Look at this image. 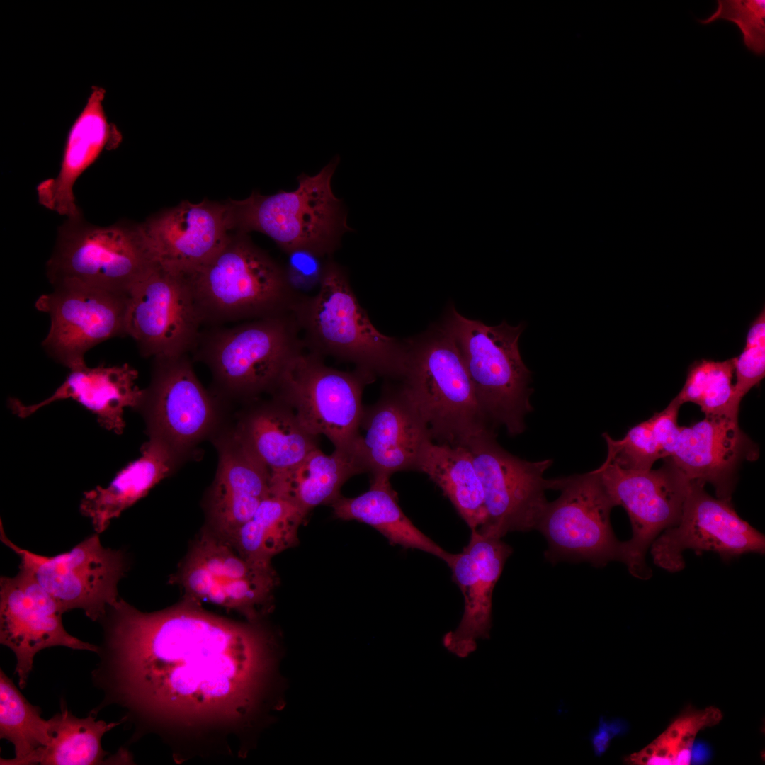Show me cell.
Returning a JSON list of instances; mask_svg holds the SVG:
<instances>
[{"instance_id": "cell-19", "label": "cell", "mask_w": 765, "mask_h": 765, "mask_svg": "<svg viewBox=\"0 0 765 765\" xmlns=\"http://www.w3.org/2000/svg\"><path fill=\"white\" fill-rule=\"evenodd\" d=\"M155 262L186 276L208 261L227 243L232 230L227 203L182 201L140 225Z\"/></svg>"}, {"instance_id": "cell-43", "label": "cell", "mask_w": 765, "mask_h": 765, "mask_svg": "<svg viewBox=\"0 0 765 765\" xmlns=\"http://www.w3.org/2000/svg\"><path fill=\"white\" fill-rule=\"evenodd\" d=\"M691 748L692 747H686L679 749L675 756L674 764L686 765L690 764Z\"/></svg>"}, {"instance_id": "cell-8", "label": "cell", "mask_w": 765, "mask_h": 765, "mask_svg": "<svg viewBox=\"0 0 765 765\" xmlns=\"http://www.w3.org/2000/svg\"><path fill=\"white\" fill-rule=\"evenodd\" d=\"M156 264L140 225L100 227L80 216L61 226L46 267L52 285L69 280L129 295Z\"/></svg>"}, {"instance_id": "cell-9", "label": "cell", "mask_w": 765, "mask_h": 765, "mask_svg": "<svg viewBox=\"0 0 765 765\" xmlns=\"http://www.w3.org/2000/svg\"><path fill=\"white\" fill-rule=\"evenodd\" d=\"M375 378L358 368L328 367L322 357L302 351L288 362L273 392L310 434L325 436L335 449L356 452L363 391Z\"/></svg>"}, {"instance_id": "cell-11", "label": "cell", "mask_w": 765, "mask_h": 765, "mask_svg": "<svg viewBox=\"0 0 765 765\" xmlns=\"http://www.w3.org/2000/svg\"><path fill=\"white\" fill-rule=\"evenodd\" d=\"M559 497L549 502L536 529L547 540L551 562H588L603 567L622 560L623 542L616 538L610 514L616 506L596 470L556 478Z\"/></svg>"}, {"instance_id": "cell-30", "label": "cell", "mask_w": 765, "mask_h": 765, "mask_svg": "<svg viewBox=\"0 0 765 765\" xmlns=\"http://www.w3.org/2000/svg\"><path fill=\"white\" fill-rule=\"evenodd\" d=\"M390 479L385 475H373L366 492L351 498L340 495L330 504L334 515L372 526L392 545L420 550L446 562L450 553L421 532L404 514Z\"/></svg>"}, {"instance_id": "cell-31", "label": "cell", "mask_w": 765, "mask_h": 765, "mask_svg": "<svg viewBox=\"0 0 765 765\" xmlns=\"http://www.w3.org/2000/svg\"><path fill=\"white\" fill-rule=\"evenodd\" d=\"M416 471L426 474L441 489L471 530L485 523L483 487L465 446L428 441Z\"/></svg>"}, {"instance_id": "cell-2", "label": "cell", "mask_w": 765, "mask_h": 765, "mask_svg": "<svg viewBox=\"0 0 765 765\" xmlns=\"http://www.w3.org/2000/svg\"><path fill=\"white\" fill-rule=\"evenodd\" d=\"M290 312L308 351L353 363L375 377L401 379L407 355L405 340L376 329L359 304L345 271L334 261H327L317 293L300 297Z\"/></svg>"}, {"instance_id": "cell-29", "label": "cell", "mask_w": 765, "mask_h": 765, "mask_svg": "<svg viewBox=\"0 0 765 765\" xmlns=\"http://www.w3.org/2000/svg\"><path fill=\"white\" fill-rule=\"evenodd\" d=\"M239 437L266 468L269 478L295 466L317 448L316 436L277 399L274 404L254 411Z\"/></svg>"}, {"instance_id": "cell-27", "label": "cell", "mask_w": 765, "mask_h": 765, "mask_svg": "<svg viewBox=\"0 0 765 765\" xmlns=\"http://www.w3.org/2000/svg\"><path fill=\"white\" fill-rule=\"evenodd\" d=\"M141 454L119 471L108 487L98 486L84 493L80 511L91 519L96 533L106 530L111 520L144 497L169 473L172 448L164 439L150 436L141 447Z\"/></svg>"}, {"instance_id": "cell-5", "label": "cell", "mask_w": 765, "mask_h": 765, "mask_svg": "<svg viewBox=\"0 0 765 765\" xmlns=\"http://www.w3.org/2000/svg\"><path fill=\"white\" fill-rule=\"evenodd\" d=\"M339 160L336 156L314 176L300 174L294 191L269 196L254 191L244 200L228 202L232 230L261 232L286 254L303 249L322 257L332 255L343 234L351 230L331 186Z\"/></svg>"}, {"instance_id": "cell-15", "label": "cell", "mask_w": 765, "mask_h": 765, "mask_svg": "<svg viewBox=\"0 0 765 765\" xmlns=\"http://www.w3.org/2000/svg\"><path fill=\"white\" fill-rule=\"evenodd\" d=\"M272 565L251 562L208 528L203 530L171 582L185 597L242 612L250 618L277 585Z\"/></svg>"}, {"instance_id": "cell-22", "label": "cell", "mask_w": 765, "mask_h": 765, "mask_svg": "<svg viewBox=\"0 0 765 765\" xmlns=\"http://www.w3.org/2000/svg\"><path fill=\"white\" fill-rule=\"evenodd\" d=\"M356 451L365 472L389 477L416 471L424 445L432 441L429 429L401 385L387 386L379 401L364 408Z\"/></svg>"}, {"instance_id": "cell-18", "label": "cell", "mask_w": 765, "mask_h": 765, "mask_svg": "<svg viewBox=\"0 0 765 765\" xmlns=\"http://www.w3.org/2000/svg\"><path fill=\"white\" fill-rule=\"evenodd\" d=\"M55 600L33 574L20 567L14 577L0 579V642L16 655L15 673L21 688L26 686L33 659L40 651L63 646L98 652V646L70 635Z\"/></svg>"}, {"instance_id": "cell-24", "label": "cell", "mask_w": 765, "mask_h": 765, "mask_svg": "<svg viewBox=\"0 0 765 765\" xmlns=\"http://www.w3.org/2000/svg\"><path fill=\"white\" fill-rule=\"evenodd\" d=\"M137 377V371L128 363L95 368L84 364L70 369L64 382L41 402L26 405L10 398L8 406L14 414L25 418L52 402L72 399L96 414L101 426L120 434L125 426L124 409L139 407L142 399Z\"/></svg>"}, {"instance_id": "cell-6", "label": "cell", "mask_w": 765, "mask_h": 765, "mask_svg": "<svg viewBox=\"0 0 765 765\" xmlns=\"http://www.w3.org/2000/svg\"><path fill=\"white\" fill-rule=\"evenodd\" d=\"M461 353L482 411L489 426H504L510 436L525 430L532 410L531 372L523 363L518 339L522 324L487 326L468 319L451 305L441 324Z\"/></svg>"}, {"instance_id": "cell-28", "label": "cell", "mask_w": 765, "mask_h": 765, "mask_svg": "<svg viewBox=\"0 0 765 765\" xmlns=\"http://www.w3.org/2000/svg\"><path fill=\"white\" fill-rule=\"evenodd\" d=\"M365 470L356 452L335 449L327 455L318 448L292 468L270 477L271 494L283 498L306 515L313 508L332 504L343 484Z\"/></svg>"}, {"instance_id": "cell-13", "label": "cell", "mask_w": 765, "mask_h": 765, "mask_svg": "<svg viewBox=\"0 0 765 765\" xmlns=\"http://www.w3.org/2000/svg\"><path fill=\"white\" fill-rule=\"evenodd\" d=\"M596 470L615 506H622L630 521L633 535L623 542L621 562L635 578L649 579L646 553L679 521L691 482L669 458L657 470H627L607 459Z\"/></svg>"}, {"instance_id": "cell-40", "label": "cell", "mask_w": 765, "mask_h": 765, "mask_svg": "<svg viewBox=\"0 0 765 765\" xmlns=\"http://www.w3.org/2000/svg\"><path fill=\"white\" fill-rule=\"evenodd\" d=\"M721 717L720 710L713 707L688 714L674 722L659 738L676 747L679 745L692 747L698 731L703 727L718 723Z\"/></svg>"}, {"instance_id": "cell-37", "label": "cell", "mask_w": 765, "mask_h": 765, "mask_svg": "<svg viewBox=\"0 0 765 765\" xmlns=\"http://www.w3.org/2000/svg\"><path fill=\"white\" fill-rule=\"evenodd\" d=\"M717 20L735 23L742 33L746 47L756 55L764 54V0H718L715 12L708 18L698 19V21L706 25Z\"/></svg>"}, {"instance_id": "cell-26", "label": "cell", "mask_w": 765, "mask_h": 765, "mask_svg": "<svg viewBox=\"0 0 765 765\" xmlns=\"http://www.w3.org/2000/svg\"><path fill=\"white\" fill-rule=\"evenodd\" d=\"M270 495L268 472L237 436L220 452L209 495L208 528L228 541Z\"/></svg>"}, {"instance_id": "cell-14", "label": "cell", "mask_w": 765, "mask_h": 765, "mask_svg": "<svg viewBox=\"0 0 765 765\" xmlns=\"http://www.w3.org/2000/svg\"><path fill=\"white\" fill-rule=\"evenodd\" d=\"M40 295L36 309L49 315L50 327L42 346L55 361L69 370L85 363L95 346L127 336L129 295L65 280Z\"/></svg>"}, {"instance_id": "cell-21", "label": "cell", "mask_w": 765, "mask_h": 765, "mask_svg": "<svg viewBox=\"0 0 765 765\" xmlns=\"http://www.w3.org/2000/svg\"><path fill=\"white\" fill-rule=\"evenodd\" d=\"M511 552L502 538L474 529L462 552L450 553L446 564L463 596L464 611L458 627L443 635L442 644L456 657H468L476 650L477 640L489 638L493 590Z\"/></svg>"}, {"instance_id": "cell-39", "label": "cell", "mask_w": 765, "mask_h": 765, "mask_svg": "<svg viewBox=\"0 0 765 765\" xmlns=\"http://www.w3.org/2000/svg\"><path fill=\"white\" fill-rule=\"evenodd\" d=\"M288 259L283 267L286 280L291 290L299 298L322 283L327 261L322 256L307 250L296 249L287 253Z\"/></svg>"}, {"instance_id": "cell-4", "label": "cell", "mask_w": 765, "mask_h": 765, "mask_svg": "<svg viewBox=\"0 0 765 765\" xmlns=\"http://www.w3.org/2000/svg\"><path fill=\"white\" fill-rule=\"evenodd\" d=\"M184 277L202 324L210 327L285 314L299 298L283 267L239 232Z\"/></svg>"}, {"instance_id": "cell-1", "label": "cell", "mask_w": 765, "mask_h": 765, "mask_svg": "<svg viewBox=\"0 0 765 765\" xmlns=\"http://www.w3.org/2000/svg\"><path fill=\"white\" fill-rule=\"evenodd\" d=\"M104 629L93 681V710L116 704L149 729L237 720L254 708L271 667V638L258 625L230 620L184 598L155 612L122 598Z\"/></svg>"}, {"instance_id": "cell-3", "label": "cell", "mask_w": 765, "mask_h": 765, "mask_svg": "<svg viewBox=\"0 0 765 765\" xmlns=\"http://www.w3.org/2000/svg\"><path fill=\"white\" fill-rule=\"evenodd\" d=\"M400 385L426 425L433 441L463 445L492 429L477 401L458 347L440 324L404 339Z\"/></svg>"}, {"instance_id": "cell-33", "label": "cell", "mask_w": 765, "mask_h": 765, "mask_svg": "<svg viewBox=\"0 0 765 765\" xmlns=\"http://www.w3.org/2000/svg\"><path fill=\"white\" fill-rule=\"evenodd\" d=\"M93 713L79 718L62 705L60 712L49 720L50 741L35 757L33 764L95 765L106 764L108 752L101 745L103 736L119 725L96 720Z\"/></svg>"}, {"instance_id": "cell-17", "label": "cell", "mask_w": 765, "mask_h": 765, "mask_svg": "<svg viewBox=\"0 0 765 765\" xmlns=\"http://www.w3.org/2000/svg\"><path fill=\"white\" fill-rule=\"evenodd\" d=\"M704 486L691 482L679 521L650 546L654 563L667 572L684 568L687 549L698 555L713 552L724 561L764 553V536L737 514L730 500L710 496Z\"/></svg>"}, {"instance_id": "cell-35", "label": "cell", "mask_w": 765, "mask_h": 765, "mask_svg": "<svg viewBox=\"0 0 765 765\" xmlns=\"http://www.w3.org/2000/svg\"><path fill=\"white\" fill-rule=\"evenodd\" d=\"M734 373L733 358L724 361H695L689 367L685 384L676 397L681 404L692 402L698 405L705 416L738 419L741 400L732 384Z\"/></svg>"}, {"instance_id": "cell-42", "label": "cell", "mask_w": 765, "mask_h": 765, "mask_svg": "<svg viewBox=\"0 0 765 765\" xmlns=\"http://www.w3.org/2000/svg\"><path fill=\"white\" fill-rule=\"evenodd\" d=\"M711 756L710 747L704 742L698 741L693 744L691 748V761L693 764H703L709 760Z\"/></svg>"}, {"instance_id": "cell-36", "label": "cell", "mask_w": 765, "mask_h": 765, "mask_svg": "<svg viewBox=\"0 0 765 765\" xmlns=\"http://www.w3.org/2000/svg\"><path fill=\"white\" fill-rule=\"evenodd\" d=\"M603 436L608 449L606 459L622 468L649 470L656 460L663 458L648 420L630 429L620 440L612 438L608 434Z\"/></svg>"}, {"instance_id": "cell-41", "label": "cell", "mask_w": 765, "mask_h": 765, "mask_svg": "<svg viewBox=\"0 0 765 765\" xmlns=\"http://www.w3.org/2000/svg\"><path fill=\"white\" fill-rule=\"evenodd\" d=\"M681 404L676 397L664 410L647 419L663 458L672 455L680 434L681 426L678 425V413Z\"/></svg>"}, {"instance_id": "cell-7", "label": "cell", "mask_w": 765, "mask_h": 765, "mask_svg": "<svg viewBox=\"0 0 765 765\" xmlns=\"http://www.w3.org/2000/svg\"><path fill=\"white\" fill-rule=\"evenodd\" d=\"M305 349L291 312L201 331L193 351L227 392L254 396L275 390L288 362Z\"/></svg>"}, {"instance_id": "cell-20", "label": "cell", "mask_w": 765, "mask_h": 765, "mask_svg": "<svg viewBox=\"0 0 765 765\" xmlns=\"http://www.w3.org/2000/svg\"><path fill=\"white\" fill-rule=\"evenodd\" d=\"M140 407L147 413L150 436L164 439L171 448L200 437L214 414L211 397L198 380L188 354L153 358L151 382L143 390Z\"/></svg>"}, {"instance_id": "cell-16", "label": "cell", "mask_w": 765, "mask_h": 765, "mask_svg": "<svg viewBox=\"0 0 765 765\" xmlns=\"http://www.w3.org/2000/svg\"><path fill=\"white\" fill-rule=\"evenodd\" d=\"M202 322L186 278L156 264L129 294L126 332L144 357L193 351Z\"/></svg>"}, {"instance_id": "cell-34", "label": "cell", "mask_w": 765, "mask_h": 765, "mask_svg": "<svg viewBox=\"0 0 765 765\" xmlns=\"http://www.w3.org/2000/svg\"><path fill=\"white\" fill-rule=\"evenodd\" d=\"M32 705L2 669L0 672V738L11 742L15 757L1 764L28 765L50 742V722Z\"/></svg>"}, {"instance_id": "cell-25", "label": "cell", "mask_w": 765, "mask_h": 765, "mask_svg": "<svg viewBox=\"0 0 765 765\" xmlns=\"http://www.w3.org/2000/svg\"><path fill=\"white\" fill-rule=\"evenodd\" d=\"M105 95L103 87H92L68 132L57 177L38 187L40 201L67 218L81 216L73 193L79 176L105 149L116 147L122 139L116 127L108 121L103 106Z\"/></svg>"}, {"instance_id": "cell-12", "label": "cell", "mask_w": 765, "mask_h": 765, "mask_svg": "<svg viewBox=\"0 0 765 765\" xmlns=\"http://www.w3.org/2000/svg\"><path fill=\"white\" fill-rule=\"evenodd\" d=\"M0 539L20 558L19 567L29 571L57 603L64 613L81 609L100 621L118 599V585L127 571L123 551L105 548L99 534L86 538L72 550L54 556L34 553L14 544L0 523Z\"/></svg>"}, {"instance_id": "cell-10", "label": "cell", "mask_w": 765, "mask_h": 765, "mask_svg": "<svg viewBox=\"0 0 765 765\" xmlns=\"http://www.w3.org/2000/svg\"><path fill=\"white\" fill-rule=\"evenodd\" d=\"M462 446L472 455L484 491L487 519L477 530L502 538L509 532L536 529L549 503L545 492L555 489L556 479L544 477L552 460L531 462L510 453L497 442L492 429Z\"/></svg>"}, {"instance_id": "cell-32", "label": "cell", "mask_w": 765, "mask_h": 765, "mask_svg": "<svg viewBox=\"0 0 765 765\" xmlns=\"http://www.w3.org/2000/svg\"><path fill=\"white\" fill-rule=\"evenodd\" d=\"M305 516L290 502L271 494L227 542L246 560L271 565L275 555L296 544Z\"/></svg>"}, {"instance_id": "cell-38", "label": "cell", "mask_w": 765, "mask_h": 765, "mask_svg": "<svg viewBox=\"0 0 765 765\" xmlns=\"http://www.w3.org/2000/svg\"><path fill=\"white\" fill-rule=\"evenodd\" d=\"M738 398L759 384L765 375V311L763 309L749 329L742 352L733 358Z\"/></svg>"}, {"instance_id": "cell-23", "label": "cell", "mask_w": 765, "mask_h": 765, "mask_svg": "<svg viewBox=\"0 0 765 765\" xmlns=\"http://www.w3.org/2000/svg\"><path fill=\"white\" fill-rule=\"evenodd\" d=\"M757 455L756 446L741 430L738 419L706 416L681 426L669 458L690 482H708L718 498L730 500L738 465Z\"/></svg>"}]
</instances>
